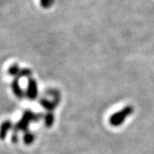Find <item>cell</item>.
Wrapping results in <instances>:
<instances>
[{"mask_svg": "<svg viewBox=\"0 0 154 154\" xmlns=\"http://www.w3.org/2000/svg\"><path fill=\"white\" fill-rule=\"evenodd\" d=\"M11 127H12V124L10 121H5L2 123V125L0 127V138L2 140L5 138L7 133L10 131Z\"/></svg>", "mask_w": 154, "mask_h": 154, "instance_id": "6da1fadb", "label": "cell"}, {"mask_svg": "<svg viewBox=\"0 0 154 154\" xmlns=\"http://www.w3.org/2000/svg\"><path fill=\"white\" fill-rule=\"evenodd\" d=\"M28 94V97L31 98V99L36 97V95H37V87H36V83H35V82H33V81H30V82H29Z\"/></svg>", "mask_w": 154, "mask_h": 154, "instance_id": "7a4b0ae2", "label": "cell"}, {"mask_svg": "<svg viewBox=\"0 0 154 154\" xmlns=\"http://www.w3.org/2000/svg\"><path fill=\"white\" fill-rule=\"evenodd\" d=\"M12 90L14 92V94L17 95L18 98H22L23 97V93H22V88H20L19 84L17 82V81H14L12 83Z\"/></svg>", "mask_w": 154, "mask_h": 154, "instance_id": "3957f363", "label": "cell"}, {"mask_svg": "<svg viewBox=\"0 0 154 154\" xmlns=\"http://www.w3.org/2000/svg\"><path fill=\"white\" fill-rule=\"evenodd\" d=\"M54 0H40V4L44 8H50L53 5Z\"/></svg>", "mask_w": 154, "mask_h": 154, "instance_id": "277c9868", "label": "cell"}, {"mask_svg": "<svg viewBox=\"0 0 154 154\" xmlns=\"http://www.w3.org/2000/svg\"><path fill=\"white\" fill-rule=\"evenodd\" d=\"M34 139V136L33 134H32L31 133H28V134H26L25 136H24V140H25V143L30 144Z\"/></svg>", "mask_w": 154, "mask_h": 154, "instance_id": "5b68a950", "label": "cell"}, {"mask_svg": "<svg viewBox=\"0 0 154 154\" xmlns=\"http://www.w3.org/2000/svg\"><path fill=\"white\" fill-rule=\"evenodd\" d=\"M18 71H19V69H18V67L17 65L12 66L10 69V70H9V72H10V74H11V75H16L17 73H18Z\"/></svg>", "mask_w": 154, "mask_h": 154, "instance_id": "8992f818", "label": "cell"}]
</instances>
